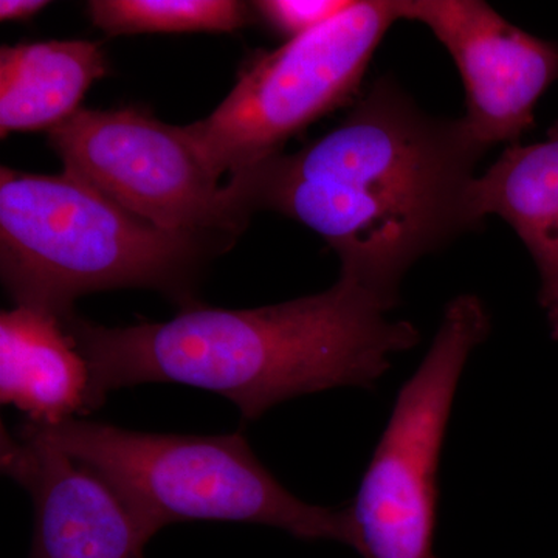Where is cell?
Instances as JSON below:
<instances>
[{
	"instance_id": "cell-7",
	"label": "cell",
	"mask_w": 558,
	"mask_h": 558,
	"mask_svg": "<svg viewBox=\"0 0 558 558\" xmlns=\"http://www.w3.org/2000/svg\"><path fill=\"white\" fill-rule=\"evenodd\" d=\"M49 140L65 172L159 229L231 236L253 215L234 180L220 185L185 126L143 110L80 109Z\"/></svg>"
},
{
	"instance_id": "cell-13",
	"label": "cell",
	"mask_w": 558,
	"mask_h": 558,
	"mask_svg": "<svg viewBox=\"0 0 558 558\" xmlns=\"http://www.w3.org/2000/svg\"><path fill=\"white\" fill-rule=\"evenodd\" d=\"M89 14L109 35L229 33L248 21L247 5L236 0H94Z\"/></svg>"
},
{
	"instance_id": "cell-6",
	"label": "cell",
	"mask_w": 558,
	"mask_h": 558,
	"mask_svg": "<svg viewBox=\"0 0 558 558\" xmlns=\"http://www.w3.org/2000/svg\"><path fill=\"white\" fill-rule=\"evenodd\" d=\"M490 315L462 293L444 310L432 347L400 389L351 509L363 558H436V508L444 438L470 355L487 339Z\"/></svg>"
},
{
	"instance_id": "cell-9",
	"label": "cell",
	"mask_w": 558,
	"mask_h": 558,
	"mask_svg": "<svg viewBox=\"0 0 558 558\" xmlns=\"http://www.w3.org/2000/svg\"><path fill=\"white\" fill-rule=\"evenodd\" d=\"M0 446L35 509L31 558H145L148 539L94 472L20 429L3 428Z\"/></svg>"
},
{
	"instance_id": "cell-14",
	"label": "cell",
	"mask_w": 558,
	"mask_h": 558,
	"mask_svg": "<svg viewBox=\"0 0 558 558\" xmlns=\"http://www.w3.org/2000/svg\"><path fill=\"white\" fill-rule=\"evenodd\" d=\"M352 2L354 0H260L253 3V9L258 11L260 20L290 40L317 31L347 11Z\"/></svg>"
},
{
	"instance_id": "cell-5",
	"label": "cell",
	"mask_w": 558,
	"mask_h": 558,
	"mask_svg": "<svg viewBox=\"0 0 558 558\" xmlns=\"http://www.w3.org/2000/svg\"><path fill=\"white\" fill-rule=\"evenodd\" d=\"M398 21L395 0H354L317 31L252 58L215 112L185 126L213 174L233 178L281 156L290 138L354 100Z\"/></svg>"
},
{
	"instance_id": "cell-8",
	"label": "cell",
	"mask_w": 558,
	"mask_h": 558,
	"mask_svg": "<svg viewBox=\"0 0 558 558\" xmlns=\"http://www.w3.org/2000/svg\"><path fill=\"white\" fill-rule=\"evenodd\" d=\"M399 21L424 24L449 51L465 90L461 124L487 150L515 145L558 81V46L510 24L481 0H395Z\"/></svg>"
},
{
	"instance_id": "cell-15",
	"label": "cell",
	"mask_w": 558,
	"mask_h": 558,
	"mask_svg": "<svg viewBox=\"0 0 558 558\" xmlns=\"http://www.w3.org/2000/svg\"><path fill=\"white\" fill-rule=\"evenodd\" d=\"M49 2L43 0H2L0 2V20L25 21L46 9Z\"/></svg>"
},
{
	"instance_id": "cell-4",
	"label": "cell",
	"mask_w": 558,
	"mask_h": 558,
	"mask_svg": "<svg viewBox=\"0 0 558 558\" xmlns=\"http://www.w3.org/2000/svg\"><path fill=\"white\" fill-rule=\"evenodd\" d=\"M17 429L105 481L148 542L183 521H234L281 529L306 542L357 545L351 509L301 501L241 432L160 435L78 417L57 425L27 421Z\"/></svg>"
},
{
	"instance_id": "cell-11",
	"label": "cell",
	"mask_w": 558,
	"mask_h": 558,
	"mask_svg": "<svg viewBox=\"0 0 558 558\" xmlns=\"http://www.w3.org/2000/svg\"><path fill=\"white\" fill-rule=\"evenodd\" d=\"M470 213L478 223L498 216L519 234L537 266L542 289L558 286V123L532 145H509L475 178Z\"/></svg>"
},
{
	"instance_id": "cell-3",
	"label": "cell",
	"mask_w": 558,
	"mask_h": 558,
	"mask_svg": "<svg viewBox=\"0 0 558 558\" xmlns=\"http://www.w3.org/2000/svg\"><path fill=\"white\" fill-rule=\"evenodd\" d=\"M211 238L159 229L65 171H0V271L16 306L64 319L80 296L132 288L182 310Z\"/></svg>"
},
{
	"instance_id": "cell-16",
	"label": "cell",
	"mask_w": 558,
	"mask_h": 558,
	"mask_svg": "<svg viewBox=\"0 0 558 558\" xmlns=\"http://www.w3.org/2000/svg\"><path fill=\"white\" fill-rule=\"evenodd\" d=\"M539 301L548 314L554 339L558 340V286L553 289L539 290Z\"/></svg>"
},
{
	"instance_id": "cell-2",
	"label": "cell",
	"mask_w": 558,
	"mask_h": 558,
	"mask_svg": "<svg viewBox=\"0 0 558 558\" xmlns=\"http://www.w3.org/2000/svg\"><path fill=\"white\" fill-rule=\"evenodd\" d=\"M388 306L340 277L314 295L256 307H182L168 322L108 328L62 319L90 373L94 410L116 389L179 384L229 399L244 421L286 400L341 387L371 388L391 355L421 341L416 326L388 317Z\"/></svg>"
},
{
	"instance_id": "cell-1",
	"label": "cell",
	"mask_w": 558,
	"mask_h": 558,
	"mask_svg": "<svg viewBox=\"0 0 558 558\" xmlns=\"http://www.w3.org/2000/svg\"><path fill=\"white\" fill-rule=\"evenodd\" d=\"M484 154L461 120L428 116L380 78L328 134L233 178L253 211L315 231L339 255L340 277L395 307L418 259L478 227L469 194Z\"/></svg>"
},
{
	"instance_id": "cell-12",
	"label": "cell",
	"mask_w": 558,
	"mask_h": 558,
	"mask_svg": "<svg viewBox=\"0 0 558 558\" xmlns=\"http://www.w3.org/2000/svg\"><path fill=\"white\" fill-rule=\"evenodd\" d=\"M105 75V53L90 40L2 47L0 134L53 130L78 112L84 94Z\"/></svg>"
},
{
	"instance_id": "cell-10",
	"label": "cell",
	"mask_w": 558,
	"mask_h": 558,
	"mask_svg": "<svg viewBox=\"0 0 558 558\" xmlns=\"http://www.w3.org/2000/svg\"><path fill=\"white\" fill-rule=\"evenodd\" d=\"M0 399L40 425L94 411L89 366L61 318L24 306L2 312Z\"/></svg>"
}]
</instances>
